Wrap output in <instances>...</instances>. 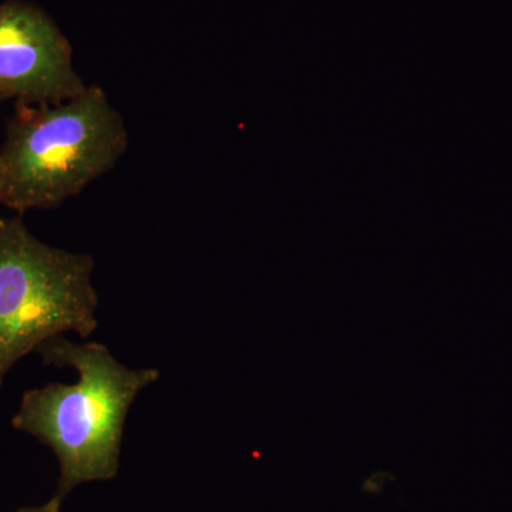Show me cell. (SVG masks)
Segmentation results:
<instances>
[{
    "label": "cell",
    "instance_id": "6da1fadb",
    "mask_svg": "<svg viewBox=\"0 0 512 512\" xmlns=\"http://www.w3.org/2000/svg\"><path fill=\"white\" fill-rule=\"evenodd\" d=\"M46 366L73 367L74 384L49 383L23 393L12 426L52 448L60 476L55 500L74 488L114 480L121 441L138 394L160 379L157 369H130L101 343H74L63 335L36 349Z\"/></svg>",
    "mask_w": 512,
    "mask_h": 512
},
{
    "label": "cell",
    "instance_id": "7a4b0ae2",
    "mask_svg": "<svg viewBox=\"0 0 512 512\" xmlns=\"http://www.w3.org/2000/svg\"><path fill=\"white\" fill-rule=\"evenodd\" d=\"M123 117L100 86L59 104H16L0 150V204L50 210L109 173L126 154Z\"/></svg>",
    "mask_w": 512,
    "mask_h": 512
},
{
    "label": "cell",
    "instance_id": "3957f363",
    "mask_svg": "<svg viewBox=\"0 0 512 512\" xmlns=\"http://www.w3.org/2000/svg\"><path fill=\"white\" fill-rule=\"evenodd\" d=\"M89 254L50 247L22 218H0V390L10 369L46 340L97 329Z\"/></svg>",
    "mask_w": 512,
    "mask_h": 512
},
{
    "label": "cell",
    "instance_id": "277c9868",
    "mask_svg": "<svg viewBox=\"0 0 512 512\" xmlns=\"http://www.w3.org/2000/svg\"><path fill=\"white\" fill-rule=\"evenodd\" d=\"M86 87L69 40L42 9L22 0L0 5V100L59 104Z\"/></svg>",
    "mask_w": 512,
    "mask_h": 512
},
{
    "label": "cell",
    "instance_id": "5b68a950",
    "mask_svg": "<svg viewBox=\"0 0 512 512\" xmlns=\"http://www.w3.org/2000/svg\"><path fill=\"white\" fill-rule=\"evenodd\" d=\"M16 512H62V503L52 497L46 504L36 505V507L20 508V510Z\"/></svg>",
    "mask_w": 512,
    "mask_h": 512
}]
</instances>
